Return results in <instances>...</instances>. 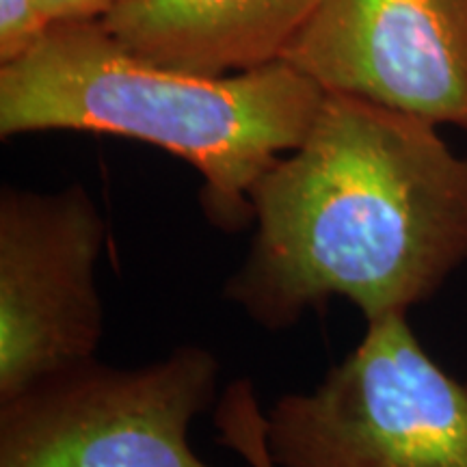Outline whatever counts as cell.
<instances>
[{
	"mask_svg": "<svg viewBox=\"0 0 467 467\" xmlns=\"http://www.w3.org/2000/svg\"><path fill=\"white\" fill-rule=\"evenodd\" d=\"M254 238L225 299L268 331L347 299L366 323L429 301L467 262V156L437 126L327 93L251 191Z\"/></svg>",
	"mask_w": 467,
	"mask_h": 467,
	"instance_id": "obj_1",
	"label": "cell"
},
{
	"mask_svg": "<svg viewBox=\"0 0 467 467\" xmlns=\"http://www.w3.org/2000/svg\"><path fill=\"white\" fill-rule=\"evenodd\" d=\"M325 96L285 61L175 72L130 55L100 20L66 22L0 66V137L76 130L156 145L202 175L210 223L243 232L254 225V186L303 143Z\"/></svg>",
	"mask_w": 467,
	"mask_h": 467,
	"instance_id": "obj_2",
	"label": "cell"
},
{
	"mask_svg": "<svg viewBox=\"0 0 467 467\" xmlns=\"http://www.w3.org/2000/svg\"><path fill=\"white\" fill-rule=\"evenodd\" d=\"M265 440L277 467H467V383L426 353L407 314L370 320L317 388L279 396Z\"/></svg>",
	"mask_w": 467,
	"mask_h": 467,
	"instance_id": "obj_3",
	"label": "cell"
},
{
	"mask_svg": "<svg viewBox=\"0 0 467 467\" xmlns=\"http://www.w3.org/2000/svg\"><path fill=\"white\" fill-rule=\"evenodd\" d=\"M221 364L180 347L134 368L91 359L0 402V467H210L192 420L213 405Z\"/></svg>",
	"mask_w": 467,
	"mask_h": 467,
	"instance_id": "obj_4",
	"label": "cell"
},
{
	"mask_svg": "<svg viewBox=\"0 0 467 467\" xmlns=\"http://www.w3.org/2000/svg\"><path fill=\"white\" fill-rule=\"evenodd\" d=\"M107 223L83 184L0 192V402L96 359Z\"/></svg>",
	"mask_w": 467,
	"mask_h": 467,
	"instance_id": "obj_5",
	"label": "cell"
},
{
	"mask_svg": "<svg viewBox=\"0 0 467 467\" xmlns=\"http://www.w3.org/2000/svg\"><path fill=\"white\" fill-rule=\"evenodd\" d=\"M282 61L327 93L467 130V0H320Z\"/></svg>",
	"mask_w": 467,
	"mask_h": 467,
	"instance_id": "obj_6",
	"label": "cell"
},
{
	"mask_svg": "<svg viewBox=\"0 0 467 467\" xmlns=\"http://www.w3.org/2000/svg\"><path fill=\"white\" fill-rule=\"evenodd\" d=\"M320 0H121L102 26L130 55L197 76L282 61Z\"/></svg>",
	"mask_w": 467,
	"mask_h": 467,
	"instance_id": "obj_7",
	"label": "cell"
},
{
	"mask_svg": "<svg viewBox=\"0 0 467 467\" xmlns=\"http://www.w3.org/2000/svg\"><path fill=\"white\" fill-rule=\"evenodd\" d=\"M265 418L254 383L244 379L227 385L214 411L219 441L241 454L249 467H277L266 448Z\"/></svg>",
	"mask_w": 467,
	"mask_h": 467,
	"instance_id": "obj_8",
	"label": "cell"
},
{
	"mask_svg": "<svg viewBox=\"0 0 467 467\" xmlns=\"http://www.w3.org/2000/svg\"><path fill=\"white\" fill-rule=\"evenodd\" d=\"M46 31L35 0H0V66L26 55Z\"/></svg>",
	"mask_w": 467,
	"mask_h": 467,
	"instance_id": "obj_9",
	"label": "cell"
},
{
	"mask_svg": "<svg viewBox=\"0 0 467 467\" xmlns=\"http://www.w3.org/2000/svg\"><path fill=\"white\" fill-rule=\"evenodd\" d=\"M119 3L121 0H35L39 16L48 26L100 20Z\"/></svg>",
	"mask_w": 467,
	"mask_h": 467,
	"instance_id": "obj_10",
	"label": "cell"
}]
</instances>
